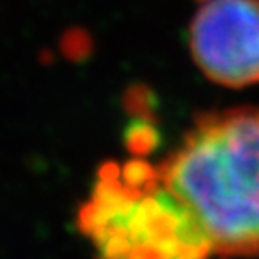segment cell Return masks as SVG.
Instances as JSON below:
<instances>
[{"mask_svg": "<svg viewBox=\"0 0 259 259\" xmlns=\"http://www.w3.org/2000/svg\"><path fill=\"white\" fill-rule=\"evenodd\" d=\"M157 173L200 223L213 253L259 257V108L204 113Z\"/></svg>", "mask_w": 259, "mask_h": 259, "instance_id": "cell-1", "label": "cell"}, {"mask_svg": "<svg viewBox=\"0 0 259 259\" xmlns=\"http://www.w3.org/2000/svg\"><path fill=\"white\" fill-rule=\"evenodd\" d=\"M79 227L98 259H207L213 248L192 213L159 177L137 185L111 167L100 177Z\"/></svg>", "mask_w": 259, "mask_h": 259, "instance_id": "cell-2", "label": "cell"}, {"mask_svg": "<svg viewBox=\"0 0 259 259\" xmlns=\"http://www.w3.org/2000/svg\"><path fill=\"white\" fill-rule=\"evenodd\" d=\"M188 48L213 83H259V0H204L190 19Z\"/></svg>", "mask_w": 259, "mask_h": 259, "instance_id": "cell-3", "label": "cell"}]
</instances>
